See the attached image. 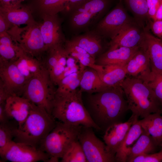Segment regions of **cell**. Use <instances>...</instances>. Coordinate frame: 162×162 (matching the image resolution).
I'll use <instances>...</instances> for the list:
<instances>
[{
  "instance_id": "obj_1",
  "label": "cell",
  "mask_w": 162,
  "mask_h": 162,
  "mask_svg": "<svg viewBox=\"0 0 162 162\" xmlns=\"http://www.w3.org/2000/svg\"><path fill=\"white\" fill-rule=\"evenodd\" d=\"M120 86L89 94L85 106L91 118L104 132L111 125L122 122L128 110L127 102Z\"/></svg>"
},
{
  "instance_id": "obj_2",
  "label": "cell",
  "mask_w": 162,
  "mask_h": 162,
  "mask_svg": "<svg viewBox=\"0 0 162 162\" xmlns=\"http://www.w3.org/2000/svg\"><path fill=\"white\" fill-rule=\"evenodd\" d=\"M132 116L142 118L156 112L162 113V103L141 79L127 76L120 84Z\"/></svg>"
},
{
  "instance_id": "obj_3",
  "label": "cell",
  "mask_w": 162,
  "mask_h": 162,
  "mask_svg": "<svg viewBox=\"0 0 162 162\" xmlns=\"http://www.w3.org/2000/svg\"><path fill=\"white\" fill-rule=\"evenodd\" d=\"M82 93L77 88L69 93L55 94L51 115L55 120L65 124L100 130L91 118L83 104Z\"/></svg>"
},
{
  "instance_id": "obj_4",
  "label": "cell",
  "mask_w": 162,
  "mask_h": 162,
  "mask_svg": "<svg viewBox=\"0 0 162 162\" xmlns=\"http://www.w3.org/2000/svg\"><path fill=\"white\" fill-rule=\"evenodd\" d=\"M55 119L43 108L32 103L27 118L16 128L14 141L39 148L41 141L55 126Z\"/></svg>"
},
{
  "instance_id": "obj_5",
  "label": "cell",
  "mask_w": 162,
  "mask_h": 162,
  "mask_svg": "<svg viewBox=\"0 0 162 162\" xmlns=\"http://www.w3.org/2000/svg\"><path fill=\"white\" fill-rule=\"evenodd\" d=\"M82 126L56 122L54 128L41 142L39 148L50 157L49 162H58L75 141Z\"/></svg>"
},
{
  "instance_id": "obj_6",
  "label": "cell",
  "mask_w": 162,
  "mask_h": 162,
  "mask_svg": "<svg viewBox=\"0 0 162 162\" xmlns=\"http://www.w3.org/2000/svg\"><path fill=\"white\" fill-rule=\"evenodd\" d=\"M49 73L44 67L41 72L28 80L22 96L44 108L50 115L56 89Z\"/></svg>"
},
{
  "instance_id": "obj_7",
  "label": "cell",
  "mask_w": 162,
  "mask_h": 162,
  "mask_svg": "<svg viewBox=\"0 0 162 162\" xmlns=\"http://www.w3.org/2000/svg\"><path fill=\"white\" fill-rule=\"evenodd\" d=\"M111 0H86L71 10L70 27L76 33L86 32L101 19L109 7Z\"/></svg>"
},
{
  "instance_id": "obj_8",
  "label": "cell",
  "mask_w": 162,
  "mask_h": 162,
  "mask_svg": "<svg viewBox=\"0 0 162 162\" xmlns=\"http://www.w3.org/2000/svg\"><path fill=\"white\" fill-rule=\"evenodd\" d=\"M7 32L14 42L31 56L36 57L47 51L39 23L36 22L23 28L13 26Z\"/></svg>"
},
{
  "instance_id": "obj_9",
  "label": "cell",
  "mask_w": 162,
  "mask_h": 162,
  "mask_svg": "<svg viewBox=\"0 0 162 162\" xmlns=\"http://www.w3.org/2000/svg\"><path fill=\"white\" fill-rule=\"evenodd\" d=\"M92 128L82 126L77 137L87 162H116L115 156L109 152L104 142L97 137Z\"/></svg>"
},
{
  "instance_id": "obj_10",
  "label": "cell",
  "mask_w": 162,
  "mask_h": 162,
  "mask_svg": "<svg viewBox=\"0 0 162 162\" xmlns=\"http://www.w3.org/2000/svg\"><path fill=\"white\" fill-rule=\"evenodd\" d=\"M0 155L3 160L12 162H49L50 158L39 148L13 140L0 151Z\"/></svg>"
},
{
  "instance_id": "obj_11",
  "label": "cell",
  "mask_w": 162,
  "mask_h": 162,
  "mask_svg": "<svg viewBox=\"0 0 162 162\" xmlns=\"http://www.w3.org/2000/svg\"><path fill=\"white\" fill-rule=\"evenodd\" d=\"M129 22L125 11L119 4L100 20L92 29L104 38H109L111 40Z\"/></svg>"
},
{
  "instance_id": "obj_12",
  "label": "cell",
  "mask_w": 162,
  "mask_h": 162,
  "mask_svg": "<svg viewBox=\"0 0 162 162\" xmlns=\"http://www.w3.org/2000/svg\"><path fill=\"white\" fill-rule=\"evenodd\" d=\"M0 84L8 97L22 96L28 80L21 74L14 62L0 64Z\"/></svg>"
},
{
  "instance_id": "obj_13",
  "label": "cell",
  "mask_w": 162,
  "mask_h": 162,
  "mask_svg": "<svg viewBox=\"0 0 162 162\" xmlns=\"http://www.w3.org/2000/svg\"><path fill=\"white\" fill-rule=\"evenodd\" d=\"M40 23V31L47 50L56 45L63 44L66 40L62 33L60 20L57 14H42Z\"/></svg>"
},
{
  "instance_id": "obj_14",
  "label": "cell",
  "mask_w": 162,
  "mask_h": 162,
  "mask_svg": "<svg viewBox=\"0 0 162 162\" xmlns=\"http://www.w3.org/2000/svg\"><path fill=\"white\" fill-rule=\"evenodd\" d=\"M137 119V118L131 116L127 121L113 124L104 131L103 140L108 151L112 155L115 156L131 126Z\"/></svg>"
},
{
  "instance_id": "obj_15",
  "label": "cell",
  "mask_w": 162,
  "mask_h": 162,
  "mask_svg": "<svg viewBox=\"0 0 162 162\" xmlns=\"http://www.w3.org/2000/svg\"><path fill=\"white\" fill-rule=\"evenodd\" d=\"M144 38V32H141L129 22L125 25L109 43V48L120 47L134 48L140 46Z\"/></svg>"
},
{
  "instance_id": "obj_16",
  "label": "cell",
  "mask_w": 162,
  "mask_h": 162,
  "mask_svg": "<svg viewBox=\"0 0 162 162\" xmlns=\"http://www.w3.org/2000/svg\"><path fill=\"white\" fill-rule=\"evenodd\" d=\"M104 39L92 29L85 32L83 34L76 35L70 40L74 44L84 50L96 59L103 53Z\"/></svg>"
},
{
  "instance_id": "obj_17",
  "label": "cell",
  "mask_w": 162,
  "mask_h": 162,
  "mask_svg": "<svg viewBox=\"0 0 162 162\" xmlns=\"http://www.w3.org/2000/svg\"><path fill=\"white\" fill-rule=\"evenodd\" d=\"M32 102L21 96H9L5 101V110L10 118L14 119L20 127L25 121L29 113Z\"/></svg>"
},
{
  "instance_id": "obj_18",
  "label": "cell",
  "mask_w": 162,
  "mask_h": 162,
  "mask_svg": "<svg viewBox=\"0 0 162 162\" xmlns=\"http://www.w3.org/2000/svg\"><path fill=\"white\" fill-rule=\"evenodd\" d=\"M140 47L109 48L96 58L95 64L100 65L113 64L125 66Z\"/></svg>"
},
{
  "instance_id": "obj_19",
  "label": "cell",
  "mask_w": 162,
  "mask_h": 162,
  "mask_svg": "<svg viewBox=\"0 0 162 162\" xmlns=\"http://www.w3.org/2000/svg\"><path fill=\"white\" fill-rule=\"evenodd\" d=\"M127 75L139 78L151 71L148 52L142 44L125 66Z\"/></svg>"
},
{
  "instance_id": "obj_20",
  "label": "cell",
  "mask_w": 162,
  "mask_h": 162,
  "mask_svg": "<svg viewBox=\"0 0 162 162\" xmlns=\"http://www.w3.org/2000/svg\"><path fill=\"white\" fill-rule=\"evenodd\" d=\"M143 44L148 53L151 71L162 74V40L146 32Z\"/></svg>"
},
{
  "instance_id": "obj_21",
  "label": "cell",
  "mask_w": 162,
  "mask_h": 162,
  "mask_svg": "<svg viewBox=\"0 0 162 162\" xmlns=\"http://www.w3.org/2000/svg\"><path fill=\"white\" fill-rule=\"evenodd\" d=\"M0 13L13 26L29 25L36 22L29 8L21 4L10 7L0 6Z\"/></svg>"
},
{
  "instance_id": "obj_22",
  "label": "cell",
  "mask_w": 162,
  "mask_h": 162,
  "mask_svg": "<svg viewBox=\"0 0 162 162\" xmlns=\"http://www.w3.org/2000/svg\"><path fill=\"white\" fill-rule=\"evenodd\" d=\"M143 129L139 120L132 124L115 154L116 162H126L130 151L141 134Z\"/></svg>"
},
{
  "instance_id": "obj_23",
  "label": "cell",
  "mask_w": 162,
  "mask_h": 162,
  "mask_svg": "<svg viewBox=\"0 0 162 162\" xmlns=\"http://www.w3.org/2000/svg\"><path fill=\"white\" fill-rule=\"evenodd\" d=\"M100 65L96 71L102 81L108 87L120 86L127 77L125 66L113 64Z\"/></svg>"
},
{
  "instance_id": "obj_24",
  "label": "cell",
  "mask_w": 162,
  "mask_h": 162,
  "mask_svg": "<svg viewBox=\"0 0 162 162\" xmlns=\"http://www.w3.org/2000/svg\"><path fill=\"white\" fill-rule=\"evenodd\" d=\"M79 87L81 92L88 94L99 92L108 87L102 81L97 72L88 67L82 70Z\"/></svg>"
},
{
  "instance_id": "obj_25",
  "label": "cell",
  "mask_w": 162,
  "mask_h": 162,
  "mask_svg": "<svg viewBox=\"0 0 162 162\" xmlns=\"http://www.w3.org/2000/svg\"><path fill=\"white\" fill-rule=\"evenodd\" d=\"M7 32L0 34V64L15 61L23 51Z\"/></svg>"
},
{
  "instance_id": "obj_26",
  "label": "cell",
  "mask_w": 162,
  "mask_h": 162,
  "mask_svg": "<svg viewBox=\"0 0 162 162\" xmlns=\"http://www.w3.org/2000/svg\"><path fill=\"white\" fill-rule=\"evenodd\" d=\"M162 113L151 114L139 120L143 129L152 137L157 146L162 145Z\"/></svg>"
},
{
  "instance_id": "obj_27",
  "label": "cell",
  "mask_w": 162,
  "mask_h": 162,
  "mask_svg": "<svg viewBox=\"0 0 162 162\" xmlns=\"http://www.w3.org/2000/svg\"><path fill=\"white\" fill-rule=\"evenodd\" d=\"M14 62L28 80L40 73L44 67L38 59L28 55L24 51Z\"/></svg>"
},
{
  "instance_id": "obj_28",
  "label": "cell",
  "mask_w": 162,
  "mask_h": 162,
  "mask_svg": "<svg viewBox=\"0 0 162 162\" xmlns=\"http://www.w3.org/2000/svg\"><path fill=\"white\" fill-rule=\"evenodd\" d=\"M64 47L69 55L76 59L81 68L88 67L97 70L99 65L95 64L96 59L82 48L73 43L70 40H66Z\"/></svg>"
},
{
  "instance_id": "obj_29",
  "label": "cell",
  "mask_w": 162,
  "mask_h": 162,
  "mask_svg": "<svg viewBox=\"0 0 162 162\" xmlns=\"http://www.w3.org/2000/svg\"><path fill=\"white\" fill-rule=\"evenodd\" d=\"M156 146L151 135L143 130V131L132 147L128 156L127 161H130L140 155L154 153Z\"/></svg>"
},
{
  "instance_id": "obj_30",
  "label": "cell",
  "mask_w": 162,
  "mask_h": 162,
  "mask_svg": "<svg viewBox=\"0 0 162 162\" xmlns=\"http://www.w3.org/2000/svg\"><path fill=\"white\" fill-rule=\"evenodd\" d=\"M85 68L80 67L79 70L69 74L63 79L57 85L58 87L56 89L55 94H66L75 91L79 86L82 71Z\"/></svg>"
},
{
  "instance_id": "obj_31",
  "label": "cell",
  "mask_w": 162,
  "mask_h": 162,
  "mask_svg": "<svg viewBox=\"0 0 162 162\" xmlns=\"http://www.w3.org/2000/svg\"><path fill=\"white\" fill-rule=\"evenodd\" d=\"M68 0H37V6L42 14H57L65 11Z\"/></svg>"
},
{
  "instance_id": "obj_32",
  "label": "cell",
  "mask_w": 162,
  "mask_h": 162,
  "mask_svg": "<svg viewBox=\"0 0 162 162\" xmlns=\"http://www.w3.org/2000/svg\"><path fill=\"white\" fill-rule=\"evenodd\" d=\"M61 159L62 162H87L82 147L78 140L71 144Z\"/></svg>"
},
{
  "instance_id": "obj_33",
  "label": "cell",
  "mask_w": 162,
  "mask_h": 162,
  "mask_svg": "<svg viewBox=\"0 0 162 162\" xmlns=\"http://www.w3.org/2000/svg\"><path fill=\"white\" fill-rule=\"evenodd\" d=\"M142 80L153 91L162 103V74L152 71L139 78Z\"/></svg>"
},
{
  "instance_id": "obj_34",
  "label": "cell",
  "mask_w": 162,
  "mask_h": 162,
  "mask_svg": "<svg viewBox=\"0 0 162 162\" xmlns=\"http://www.w3.org/2000/svg\"><path fill=\"white\" fill-rule=\"evenodd\" d=\"M17 127L10 125L9 122L0 124V151L4 148L14 138Z\"/></svg>"
},
{
  "instance_id": "obj_35",
  "label": "cell",
  "mask_w": 162,
  "mask_h": 162,
  "mask_svg": "<svg viewBox=\"0 0 162 162\" xmlns=\"http://www.w3.org/2000/svg\"><path fill=\"white\" fill-rule=\"evenodd\" d=\"M130 10L136 16L144 17L148 15L147 0H125Z\"/></svg>"
},
{
  "instance_id": "obj_36",
  "label": "cell",
  "mask_w": 162,
  "mask_h": 162,
  "mask_svg": "<svg viewBox=\"0 0 162 162\" xmlns=\"http://www.w3.org/2000/svg\"><path fill=\"white\" fill-rule=\"evenodd\" d=\"M162 162V149L160 152L138 156L130 162Z\"/></svg>"
},
{
  "instance_id": "obj_37",
  "label": "cell",
  "mask_w": 162,
  "mask_h": 162,
  "mask_svg": "<svg viewBox=\"0 0 162 162\" xmlns=\"http://www.w3.org/2000/svg\"><path fill=\"white\" fill-rule=\"evenodd\" d=\"M148 9V15L153 21L155 20L157 10L160 4V0H147Z\"/></svg>"
},
{
  "instance_id": "obj_38",
  "label": "cell",
  "mask_w": 162,
  "mask_h": 162,
  "mask_svg": "<svg viewBox=\"0 0 162 162\" xmlns=\"http://www.w3.org/2000/svg\"><path fill=\"white\" fill-rule=\"evenodd\" d=\"M151 28L154 34L162 40V20L153 21L151 24Z\"/></svg>"
},
{
  "instance_id": "obj_39",
  "label": "cell",
  "mask_w": 162,
  "mask_h": 162,
  "mask_svg": "<svg viewBox=\"0 0 162 162\" xmlns=\"http://www.w3.org/2000/svg\"><path fill=\"white\" fill-rule=\"evenodd\" d=\"M12 26L4 16L0 13V34L7 32Z\"/></svg>"
},
{
  "instance_id": "obj_40",
  "label": "cell",
  "mask_w": 162,
  "mask_h": 162,
  "mask_svg": "<svg viewBox=\"0 0 162 162\" xmlns=\"http://www.w3.org/2000/svg\"><path fill=\"white\" fill-rule=\"evenodd\" d=\"M5 103L0 104V123H4L9 122V118L5 108Z\"/></svg>"
},
{
  "instance_id": "obj_41",
  "label": "cell",
  "mask_w": 162,
  "mask_h": 162,
  "mask_svg": "<svg viewBox=\"0 0 162 162\" xmlns=\"http://www.w3.org/2000/svg\"><path fill=\"white\" fill-rule=\"evenodd\" d=\"M85 0H68L65 11L69 12Z\"/></svg>"
},
{
  "instance_id": "obj_42",
  "label": "cell",
  "mask_w": 162,
  "mask_h": 162,
  "mask_svg": "<svg viewBox=\"0 0 162 162\" xmlns=\"http://www.w3.org/2000/svg\"><path fill=\"white\" fill-rule=\"evenodd\" d=\"M25 0H0V6L10 7L21 4Z\"/></svg>"
},
{
  "instance_id": "obj_43",
  "label": "cell",
  "mask_w": 162,
  "mask_h": 162,
  "mask_svg": "<svg viewBox=\"0 0 162 162\" xmlns=\"http://www.w3.org/2000/svg\"><path fill=\"white\" fill-rule=\"evenodd\" d=\"M161 20H162V1H161L160 4L156 12L155 21Z\"/></svg>"
},
{
  "instance_id": "obj_44",
  "label": "cell",
  "mask_w": 162,
  "mask_h": 162,
  "mask_svg": "<svg viewBox=\"0 0 162 162\" xmlns=\"http://www.w3.org/2000/svg\"><path fill=\"white\" fill-rule=\"evenodd\" d=\"M161 147L162 148V146H161Z\"/></svg>"
},
{
  "instance_id": "obj_45",
  "label": "cell",
  "mask_w": 162,
  "mask_h": 162,
  "mask_svg": "<svg viewBox=\"0 0 162 162\" xmlns=\"http://www.w3.org/2000/svg\"><path fill=\"white\" fill-rule=\"evenodd\" d=\"M160 0L161 1H162V0Z\"/></svg>"
},
{
  "instance_id": "obj_46",
  "label": "cell",
  "mask_w": 162,
  "mask_h": 162,
  "mask_svg": "<svg viewBox=\"0 0 162 162\" xmlns=\"http://www.w3.org/2000/svg\"><path fill=\"white\" fill-rule=\"evenodd\" d=\"M120 0V1H121V0Z\"/></svg>"
}]
</instances>
